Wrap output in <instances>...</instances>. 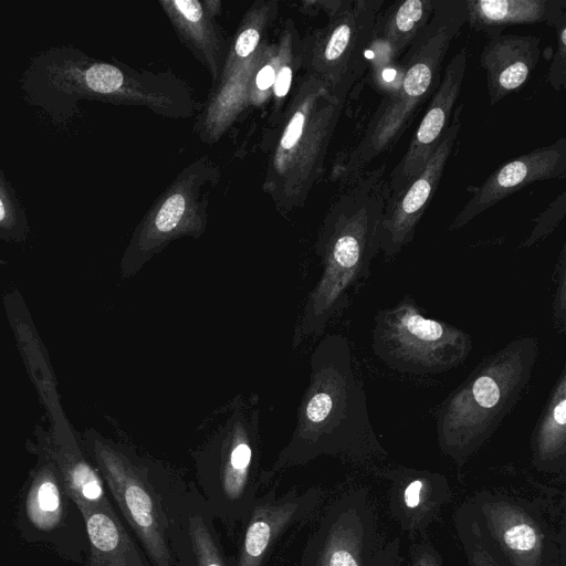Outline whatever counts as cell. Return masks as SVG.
Here are the masks:
<instances>
[{
    "label": "cell",
    "instance_id": "cell-35",
    "mask_svg": "<svg viewBox=\"0 0 566 566\" xmlns=\"http://www.w3.org/2000/svg\"><path fill=\"white\" fill-rule=\"evenodd\" d=\"M368 566H402L400 538L394 537L379 546Z\"/></svg>",
    "mask_w": 566,
    "mask_h": 566
},
{
    "label": "cell",
    "instance_id": "cell-25",
    "mask_svg": "<svg viewBox=\"0 0 566 566\" xmlns=\"http://www.w3.org/2000/svg\"><path fill=\"white\" fill-rule=\"evenodd\" d=\"M172 502L186 530L195 566H231L217 533L216 520L196 485L181 480Z\"/></svg>",
    "mask_w": 566,
    "mask_h": 566
},
{
    "label": "cell",
    "instance_id": "cell-7",
    "mask_svg": "<svg viewBox=\"0 0 566 566\" xmlns=\"http://www.w3.org/2000/svg\"><path fill=\"white\" fill-rule=\"evenodd\" d=\"M191 457L196 488L214 520L229 527L240 524L258 496L263 471L256 397L238 395Z\"/></svg>",
    "mask_w": 566,
    "mask_h": 566
},
{
    "label": "cell",
    "instance_id": "cell-12",
    "mask_svg": "<svg viewBox=\"0 0 566 566\" xmlns=\"http://www.w3.org/2000/svg\"><path fill=\"white\" fill-rule=\"evenodd\" d=\"M469 501L503 566H556L557 533L536 503L499 491H480Z\"/></svg>",
    "mask_w": 566,
    "mask_h": 566
},
{
    "label": "cell",
    "instance_id": "cell-6",
    "mask_svg": "<svg viewBox=\"0 0 566 566\" xmlns=\"http://www.w3.org/2000/svg\"><path fill=\"white\" fill-rule=\"evenodd\" d=\"M82 442L153 566H176L170 546V497L182 478L164 462L95 430H87Z\"/></svg>",
    "mask_w": 566,
    "mask_h": 566
},
{
    "label": "cell",
    "instance_id": "cell-14",
    "mask_svg": "<svg viewBox=\"0 0 566 566\" xmlns=\"http://www.w3.org/2000/svg\"><path fill=\"white\" fill-rule=\"evenodd\" d=\"M277 66V44L265 39L244 66L212 86L195 125L197 136L203 143H217L249 107L270 102Z\"/></svg>",
    "mask_w": 566,
    "mask_h": 566
},
{
    "label": "cell",
    "instance_id": "cell-5",
    "mask_svg": "<svg viewBox=\"0 0 566 566\" xmlns=\"http://www.w3.org/2000/svg\"><path fill=\"white\" fill-rule=\"evenodd\" d=\"M345 106L304 74L286 102L271 142L263 191L282 214L304 207L324 171L326 154Z\"/></svg>",
    "mask_w": 566,
    "mask_h": 566
},
{
    "label": "cell",
    "instance_id": "cell-8",
    "mask_svg": "<svg viewBox=\"0 0 566 566\" xmlns=\"http://www.w3.org/2000/svg\"><path fill=\"white\" fill-rule=\"evenodd\" d=\"M472 347L470 334L427 317L409 295L374 317L371 349L399 373L423 376L448 371L461 365Z\"/></svg>",
    "mask_w": 566,
    "mask_h": 566
},
{
    "label": "cell",
    "instance_id": "cell-33",
    "mask_svg": "<svg viewBox=\"0 0 566 566\" xmlns=\"http://www.w3.org/2000/svg\"><path fill=\"white\" fill-rule=\"evenodd\" d=\"M566 247L563 245L556 266V293L553 302V318L560 333L566 327Z\"/></svg>",
    "mask_w": 566,
    "mask_h": 566
},
{
    "label": "cell",
    "instance_id": "cell-37",
    "mask_svg": "<svg viewBox=\"0 0 566 566\" xmlns=\"http://www.w3.org/2000/svg\"><path fill=\"white\" fill-rule=\"evenodd\" d=\"M6 213H7V211H6L4 203L0 198V222L6 219Z\"/></svg>",
    "mask_w": 566,
    "mask_h": 566
},
{
    "label": "cell",
    "instance_id": "cell-18",
    "mask_svg": "<svg viewBox=\"0 0 566 566\" xmlns=\"http://www.w3.org/2000/svg\"><path fill=\"white\" fill-rule=\"evenodd\" d=\"M566 176V139L535 148L494 170L480 186L468 188L470 199L452 220L449 230L463 228L476 216L535 181Z\"/></svg>",
    "mask_w": 566,
    "mask_h": 566
},
{
    "label": "cell",
    "instance_id": "cell-19",
    "mask_svg": "<svg viewBox=\"0 0 566 566\" xmlns=\"http://www.w3.org/2000/svg\"><path fill=\"white\" fill-rule=\"evenodd\" d=\"M381 476L388 481L389 513L410 536L426 531L451 499L448 479L439 472L398 467Z\"/></svg>",
    "mask_w": 566,
    "mask_h": 566
},
{
    "label": "cell",
    "instance_id": "cell-28",
    "mask_svg": "<svg viewBox=\"0 0 566 566\" xmlns=\"http://www.w3.org/2000/svg\"><path fill=\"white\" fill-rule=\"evenodd\" d=\"M277 14L276 0H258L247 10L229 43L217 84L227 81L249 62L266 39V30Z\"/></svg>",
    "mask_w": 566,
    "mask_h": 566
},
{
    "label": "cell",
    "instance_id": "cell-27",
    "mask_svg": "<svg viewBox=\"0 0 566 566\" xmlns=\"http://www.w3.org/2000/svg\"><path fill=\"white\" fill-rule=\"evenodd\" d=\"M433 0L394 1L381 10L374 38L384 44L391 59L398 60L429 23Z\"/></svg>",
    "mask_w": 566,
    "mask_h": 566
},
{
    "label": "cell",
    "instance_id": "cell-23",
    "mask_svg": "<svg viewBox=\"0 0 566 566\" xmlns=\"http://www.w3.org/2000/svg\"><path fill=\"white\" fill-rule=\"evenodd\" d=\"M82 513L88 551L84 562L75 566H153L116 509Z\"/></svg>",
    "mask_w": 566,
    "mask_h": 566
},
{
    "label": "cell",
    "instance_id": "cell-22",
    "mask_svg": "<svg viewBox=\"0 0 566 566\" xmlns=\"http://www.w3.org/2000/svg\"><path fill=\"white\" fill-rule=\"evenodd\" d=\"M541 38L500 34L489 38L480 54L485 72L490 105L517 91L541 59Z\"/></svg>",
    "mask_w": 566,
    "mask_h": 566
},
{
    "label": "cell",
    "instance_id": "cell-36",
    "mask_svg": "<svg viewBox=\"0 0 566 566\" xmlns=\"http://www.w3.org/2000/svg\"><path fill=\"white\" fill-rule=\"evenodd\" d=\"M558 538V553L556 566H566V537H565V515L563 514L560 531L557 533Z\"/></svg>",
    "mask_w": 566,
    "mask_h": 566
},
{
    "label": "cell",
    "instance_id": "cell-30",
    "mask_svg": "<svg viewBox=\"0 0 566 566\" xmlns=\"http://www.w3.org/2000/svg\"><path fill=\"white\" fill-rule=\"evenodd\" d=\"M453 521L469 566H503L482 532L469 500L455 511Z\"/></svg>",
    "mask_w": 566,
    "mask_h": 566
},
{
    "label": "cell",
    "instance_id": "cell-21",
    "mask_svg": "<svg viewBox=\"0 0 566 566\" xmlns=\"http://www.w3.org/2000/svg\"><path fill=\"white\" fill-rule=\"evenodd\" d=\"M178 39L208 71L212 86L220 78L229 48L217 15L220 1L160 0Z\"/></svg>",
    "mask_w": 566,
    "mask_h": 566
},
{
    "label": "cell",
    "instance_id": "cell-11",
    "mask_svg": "<svg viewBox=\"0 0 566 566\" xmlns=\"http://www.w3.org/2000/svg\"><path fill=\"white\" fill-rule=\"evenodd\" d=\"M20 494L15 526L27 543L46 544L62 559L80 565L88 551L85 520L54 463L43 453Z\"/></svg>",
    "mask_w": 566,
    "mask_h": 566
},
{
    "label": "cell",
    "instance_id": "cell-2",
    "mask_svg": "<svg viewBox=\"0 0 566 566\" xmlns=\"http://www.w3.org/2000/svg\"><path fill=\"white\" fill-rule=\"evenodd\" d=\"M386 163L367 169L339 193L327 210L315 243L322 274L307 294L292 345L321 336L349 303V294L370 276L380 252L381 224L389 197Z\"/></svg>",
    "mask_w": 566,
    "mask_h": 566
},
{
    "label": "cell",
    "instance_id": "cell-3",
    "mask_svg": "<svg viewBox=\"0 0 566 566\" xmlns=\"http://www.w3.org/2000/svg\"><path fill=\"white\" fill-rule=\"evenodd\" d=\"M467 19L464 0H433L429 23L403 54L399 82L381 99L358 142L334 167V177L346 185L352 182L397 145L436 92L444 56Z\"/></svg>",
    "mask_w": 566,
    "mask_h": 566
},
{
    "label": "cell",
    "instance_id": "cell-31",
    "mask_svg": "<svg viewBox=\"0 0 566 566\" xmlns=\"http://www.w3.org/2000/svg\"><path fill=\"white\" fill-rule=\"evenodd\" d=\"M566 195L563 192L549 206L534 219V228L521 247L531 248L548 237L562 222L566 210Z\"/></svg>",
    "mask_w": 566,
    "mask_h": 566
},
{
    "label": "cell",
    "instance_id": "cell-29",
    "mask_svg": "<svg viewBox=\"0 0 566 566\" xmlns=\"http://www.w3.org/2000/svg\"><path fill=\"white\" fill-rule=\"evenodd\" d=\"M279 50V66L275 84L271 96L269 125L276 127L280 123L293 81L298 70H302V38L292 19H286L276 41Z\"/></svg>",
    "mask_w": 566,
    "mask_h": 566
},
{
    "label": "cell",
    "instance_id": "cell-26",
    "mask_svg": "<svg viewBox=\"0 0 566 566\" xmlns=\"http://www.w3.org/2000/svg\"><path fill=\"white\" fill-rule=\"evenodd\" d=\"M532 465L563 473L566 467V368L563 367L531 439Z\"/></svg>",
    "mask_w": 566,
    "mask_h": 566
},
{
    "label": "cell",
    "instance_id": "cell-16",
    "mask_svg": "<svg viewBox=\"0 0 566 566\" xmlns=\"http://www.w3.org/2000/svg\"><path fill=\"white\" fill-rule=\"evenodd\" d=\"M462 109V106L455 108L442 139L418 176L399 195L388 197L380 240V252L386 259L399 254L413 240L417 226L434 197L460 134Z\"/></svg>",
    "mask_w": 566,
    "mask_h": 566
},
{
    "label": "cell",
    "instance_id": "cell-1",
    "mask_svg": "<svg viewBox=\"0 0 566 566\" xmlns=\"http://www.w3.org/2000/svg\"><path fill=\"white\" fill-rule=\"evenodd\" d=\"M387 454L374 431L348 339L337 333L325 335L310 358V381L294 430L272 465L262 471L260 488L319 457L367 461Z\"/></svg>",
    "mask_w": 566,
    "mask_h": 566
},
{
    "label": "cell",
    "instance_id": "cell-20",
    "mask_svg": "<svg viewBox=\"0 0 566 566\" xmlns=\"http://www.w3.org/2000/svg\"><path fill=\"white\" fill-rule=\"evenodd\" d=\"M31 450L45 454L54 463L66 490L82 512L116 509L83 442L70 429L55 427L52 433L39 438Z\"/></svg>",
    "mask_w": 566,
    "mask_h": 566
},
{
    "label": "cell",
    "instance_id": "cell-24",
    "mask_svg": "<svg viewBox=\"0 0 566 566\" xmlns=\"http://www.w3.org/2000/svg\"><path fill=\"white\" fill-rule=\"evenodd\" d=\"M470 28L488 39L514 24L546 23L557 28L566 19L565 0H464Z\"/></svg>",
    "mask_w": 566,
    "mask_h": 566
},
{
    "label": "cell",
    "instance_id": "cell-13",
    "mask_svg": "<svg viewBox=\"0 0 566 566\" xmlns=\"http://www.w3.org/2000/svg\"><path fill=\"white\" fill-rule=\"evenodd\" d=\"M368 491H348L324 511L294 566H368L377 548Z\"/></svg>",
    "mask_w": 566,
    "mask_h": 566
},
{
    "label": "cell",
    "instance_id": "cell-32",
    "mask_svg": "<svg viewBox=\"0 0 566 566\" xmlns=\"http://www.w3.org/2000/svg\"><path fill=\"white\" fill-rule=\"evenodd\" d=\"M557 48L548 67L547 78L555 91H560L566 85V19L557 28Z\"/></svg>",
    "mask_w": 566,
    "mask_h": 566
},
{
    "label": "cell",
    "instance_id": "cell-17",
    "mask_svg": "<svg viewBox=\"0 0 566 566\" xmlns=\"http://www.w3.org/2000/svg\"><path fill=\"white\" fill-rule=\"evenodd\" d=\"M467 66L468 54L463 48L444 67L405 154L387 178L389 197L399 195L418 176L442 139L461 92Z\"/></svg>",
    "mask_w": 566,
    "mask_h": 566
},
{
    "label": "cell",
    "instance_id": "cell-9",
    "mask_svg": "<svg viewBox=\"0 0 566 566\" xmlns=\"http://www.w3.org/2000/svg\"><path fill=\"white\" fill-rule=\"evenodd\" d=\"M219 180L220 169L208 155L177 175L136 227L122 258V279L138 273L172 241L206 232L210 193Z\"/></svg>",
    "mask_w": 566,
    "mask_h": 566
},
{
    "label": "cell",
    "instance_id": "cell-4",
    "mask_svg": "<svg viewBox=\"0 0 566 566\" xmlns=\"http://www.w3.org/2000/svg\"><path fill=\"white\" fill-rule=\"evenodd\" d=\"M535 337L512 339L485 357L442 401L437 412L440 451L463 467L523 397L538 356Z\"/></svg>",
    "mask_w": 566,
    "mask_h": 566
},
{
    "label": "cell",
    "instance_id": "cell-15",
    "mask_svg": "<svg viewBox=\"0 0 566 566\" xmlns=\"http://www.w3.org/2000/svg\"><path fill=\"white\" fill-rule=\"evenodd\" d=\"M325 491L318 486L277 492L275 488L256 496L240 523L238 549L231 566H266L277 541L292 526L305 522L321 507Z\"/></svg>",
    "mask_w": 566,
    "mask_h": 566
},
{
    "label": "cell",
    "instance_id": "cell-34",
    "mask_svg": "<svg viewBox=\"0 0 566 566\" xmlns=\"http://www.w3.org/2000/svg\"><path fill=\"white\" fill-rule=\"evenodd\" d=\"M409 556V566H443L441 554L436 546L428 541L413 544Z\"/></svg>",
    "mask_w": 566,
    "mask_h": 566
},
{
    "label": "cell",
    "instance_id": "cell-10",
    "mask_svg": "<svg viewBox=\"0 0 566 566\" xmlns=\"http://www.w3.org/2000/svg\"><path fill=\"white\" fill-rule=\"evenodd\" d=\"M384 0H337L328 22L302 38V70L346 102L366 69V53L374 39Z\"/></svg>",
    "mask_w": 566,
    "mask_h": 566
}]
</instances>
